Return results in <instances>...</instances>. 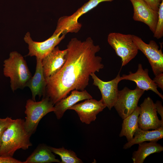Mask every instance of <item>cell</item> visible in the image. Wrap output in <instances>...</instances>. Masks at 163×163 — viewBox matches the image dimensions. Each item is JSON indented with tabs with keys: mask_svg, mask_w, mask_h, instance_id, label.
Wrapping results in <instances>:
<instances>
[{
	"mask_svg": "<svg viewBox=\"0 0 163 163\" xmlns=\"http://www.w3.org/2000/svg\"><path fill=\"white\" fill-rule=\"evenodd\" d=\"M67 49V57L64 66L46 79L45 97H49L54 105L72 91L85 90L91 74L104 67L101 57L96 56L100 47L94 44L91 37L83 41L73 38Z\"/></svg>",
	"mask_w": 163,
	"mask_h": 163,
	"instance_id": "1",
	"label": "cell"
},
{
	"mask_svg": "<svg viewBox=\"0 0 163 163\" xmlns=\"http://www.w3.org/2000/svg\"><path fill=\"white\" fill-rule=\"evenodd\" d=\"M24 120H14L5 130L1 139L0 156L13 157L17 150H26L32 145L30 141L31 135L25 128Z\"/></svg>",
	"mask_w": 163,
	"mask_h": 163,
	"instance_id": "2",
	"label": "cell"
},
{
	"mask_svg": "<svg viewBox=\"0 0 163 163\" xmlns=\"http://www.w3.org/2000/svg\"><path fill=\"white\" fill-rule=\"evenodd\" d=\"M4 63V74L5 77L10 78L12 91L27 87L32 75L22 55L17 51H12Z\"/></svg>",
	"mask_w": 163,
	"mask_h": 163,
	"instance_id": "3",
	"label": "cell"
},
{
	"mask_svg": "<svg viewBox=\"0 0 163 163\" xmlns=\"http://www.w3.org/2000/svg\"><path fill=\"white\" fill-rule=\"evenodd\" d=\"M54 104L49 97H43L41 101H36L29 99L27 101L25 113L24 126L27 132L31 136L35 132L42 118L48 113L53 112Z\"/></svg>",
	"mask_w": 163,
	"mask_h": 163,
	"instance_id": "4",
	"label": "cell"
},
{
	"mask_svg": "<svg viewBox=\"0 0 163 163\" xmlns=\"http://www.w3.org/2000/svg\"><path fill=\"white\" fill-rule=\"evenodd\" d=\"M107 41L121 58L122 66L127 64L138 53L139 50L132 34L110 33L108 35Z\"/></svg>",
	"mask_w": 163,
	"mask_h": 163,
	"instance_id": "5",
	"label": "cell"
},
{
	"mask_svg": "<svg viewBox=\"0 0 163 163\" xmlns=\"http://www.w3.org/2000/svg\"><path fill=\"white\" fill-rule=\"evenodd\" d=\"M113 0H89L70 16H63L58 20L56 29L53 34L62 32V34L68 33L78 32L82 25L78 22L79 18L96 7L99 3L104 2H112Z\"/></svg>",
	"mask_w": 163,
	"mask_h": 163,
	"instance_id": "6",
	"label": "cell"
},
{
	"mask_svg": "<svg viewBox=\"0 0 163 163\" xmlns=\"http://www.w3.org/2000/svg\"><path fill=\"white\" fill-rule=\"evenodd\" d=\"M144 92L137 87L134 90L125 87L118 91L114 107L122 119L129 115L136 109L139 100Z\"/></svg>",
	"mask_w": 163,
	"mask_h": 163,
	"instance_id": "7",
	"label": "cell"
},
{
	"mask_svg": "<svg viewBox=\"0 0 163 163\" xmlns=\"http://www.w3.org/2000/svg\"><path fill=\"white\" fill-rule=\"evenodd\" d=\"M133 40L139 50L145 56L151 66L155 76L163 72V54L162 47L159 46L153 40L147 44L140 37L132 35Z\"/></svg>",
	"mask_w": 163,
	"mask_h": 163,
	"instance_id": "8",
	"label": "cell"
},
{
	"mask_svg": "<svg viewBox=\"0 0 163 163\" xmlns=\"http://www.w3.org/2000/svg\"><path fill=\"white\" fill-rule=\"evenodd\" d=\"M62 32L57 34H53L46 40L39 42L33 40L30 33L27 32L24 39L25 42L28 45L29 53L27 56H35L36 58L42 59L65 38V35L62 34L60 36Z\"/></svg>",
	"mask_w": 163,
	"mask_h": 163,
	"instance_id": "9",
	"label": "cell"
},
{
	"mask_svg": "<svg viewBox=\"0 0 163 163\" xmlns=\"http://www.w3.org/2000/svg\"><path fill=\"white\" fill-rule=\"evenodd\" d=\"M139 107L138 121L139 128L143 130H149L163 126V122L158 116L155 103L150 97L145 98Z\"/></svg>",
	"mask_w": 163,
	"mask_h": 163,
	"instance_id": "10",
	"label": "cell"
},
{
	"mask_svg": "<svg viewBox=\"0 0 163 163\" xmlns=\"http://www.w3.org/2000/svg\"><path fill=\"white\" fill-rule=\"evenodd\" d=\"M93 80V84L97 87L100 91L101 100L104 105L110 110L114 107L116 101L118 91V86L121 80V77L119 73L116 77L109 81H104L93 73L91 74Z\"/></svg>",
	"mask_w": 163,
	"mask_h": 163,
	"instance_id": "11",
	"label": "cell"
},
{
	"mask_svg": "<svg viewBox=\"0 0 163 163\" xmlns=\"http://www.w3.org/2000/svg\"><path fill=\"white\" fill-rule=\"evenodd\" d=\"M106 107L101 99L98 101L91 98L74 105L69 110H75L82 123L89 124L95 120L97 115Z\"/></svg>",
	"mask_w": 163,
	"mask_h": 163,
	"instance_id": "12",
	"label": "cell"
},
{
	"mask_svg": "<svg viewBox=\"0 0 163 163\" xmlns=\"http://www.w3.org/2000/svg\"><path fill=\"white\" fill-rule=\"evenodd\" d=\"M67 55V49L60 50L57 46L42 59L44 75L46 80L61 69L66 62Z\"/></svg>",
	"mask_w": 163,
	"mask_h": 163,
	"instance_id": "13",
	"label": "cell"
},
{
	"mask_svg": "<svg viewBox=\"0 0 163 163\" xmlns=\"http://www.w3.org/2000/svg\"><path fill=\"white\" fill-rule=\"evenodd\" d=\"M133 8V19L142 22L154 32L158 19V11L152 9L143 0H129Z\"/></svg>",
	"mask_w": 163,
	"mask_h": 163,
	"instance_id": "14",
	"label": "cell"
},
{
	"mask_svg": "<svg viewBox=\"0 0 163 163\" xmlns=\"http://www.w3.org/2000/svg\"><path fill=\"white\" fill-rule=\"evenodd\" d=\"M148 69H144L142 65L140 63L138 66L137 71L135 73L131 72L128 75H123L122 80L132 81L136 83V87L140 89L145 91L151 90L155 93L162 100L163 96L158 91L157 86L149 75Z\"/></svg>",
	"mask_w": 163,
	"mask_h": 163,
	"instance_id": "15",
	"label": "cell"
},
{
	"mask_svg": "<svg viewBox=\"0 0 163 163\" xmlns=\"http://www.w3.org/2000/svg\"><path fill=\"white\" fill-rule=\"evenodd\" d=\"M92 98V96L85 90L79 91L74 90L67 97L63 98L56 103L53 111L58 119H60L66 111L78 102Z\"/></svg>",
	"mask_w": 163,
	"mask_h": 163,
	"instance_id": "16",
	"label": "cell"
},
{
	"mask_svg": "<svg viewBox=\"0 0 163 163\" xmlns=\"http://www.w3.org/2000/svg\"><path fill=\"white\" fill-rule=\"evenodd\" d=\"M37 64L35 73L28 82L27 87L31 90L32 99L36 101L35 97L38 95L39 98L45 96L46 80L45 78L42 64V59L36 58Z\"/></svg>",
	"mask_w": 163,
	"mask_h": 163,
	"instance_id": "17",
	"label": "cell"
},
{
	"mask_svg": "<svg viewBox=\"0 0 163 163\" xmlns=\"http://www.w3.org/2000/svg\"><path fill=\"white\" fill-rule=\"evenodd\" d=\"M163 138V126L150 131L144 130L140 128L135 132L133 139L123 146L124 149H127L135 144L146 142H156Z\"/></svg>",
	"mask_w": 163,
	"mask_h": 163,
	"instance_id": "18",
	"label": "cell"
},
{
	"mask_svg": "<svg viewBox=\"0 0 163 163\" xmlns=\"http://www.w3.org/2000/svg\"><path fill=\"white\" fill-rule=\"evenodd\" d=\"M60 163L56 158L48 146L44 144H39L23 163Z\"/></svg>",
	"mask_w": 163,
	"mask_h": 163,
	"instance_id": "19",
	"label": "cell"
},
{
	"mask_svg": "<svg viewBox=\"0 0 163 163\" xmlns=\"http://www.w3.org/2000/svg\"><path fill=\"white\" fill-rule=\"evenodd\" d=\"M138 145L137 150L133 153L132 158L133 163H143L149 155L154 153H160L163 150V147L156 142H145Z\"/></svg>",
	"mask_w": 163,
	"mask_h": 163,
	"instance_id": "20",
	"label": "cell"
},
{
	"mask_svg": "<svg viewBox=\"0 0 163 163\" xmlns=\"http://www.w3.org/2000/svg\"><path fill=\"white\" fill-rule=\"evenodd\" d=\"M139 111V107L138 106L131 114L123 119L119 136H125L128 142L133 139L135 132L139 128L138 121Z\"/></svg>",
	"mask_w": 163,
	"mask_h": 163,
	"instance_id": "21",
	"label": "cell"
},
{
	"mask_svg": "<svg viewBox=\"0 0 163 163\" xmlns=\"http://www.w3.org/2000/svg\"><path fill=\"white\" fill-rule=\"evenodd\" d=\"M54 153L59 155L61 161L60 163H82L83 161L77 157L73 151L65 149L64 147L56 148L49 146Z\"/></svg>",
	"mask_w": 163,
	"mask_h": 163,
	"instance_id": "22",
	"label": "cell"
},
{
	"mask_svg": "<svg viewBox=\"0 0 163 163\" xmlns=\"http://www.w3.org/2000/svg\"><path fill=\"white\" fill-rule=\"evenodd\" d=\"M158 19L156 27L154 33V37L157 39L163 36V0L161 2L158 11Z\"/></svg>",
	"mask_w": 163,
	"mask_h": 163,
	"instance_id": "23",
	"label": "cell"
},
{
	"mask_svg": "<svg viewBox=\"0 0 163 163\" xmlns=\"http://www.w3.org/2000/svg\"><path fill=\"white\" fill-rule=\"evenodd\" d=\"M11 117H7L5 118L0 117V147L1 139L2 134L8 126L13 121Z\"/></svg>",
	"mask_w": 163,
	"mask_h": 163,
	"instance_id": "24",
	"label": "cell"
},
{
	"mask_svg": "<svg viewBox=\"0 0 163 163\" xmlns=\"http://www.w3.org/2000/svg\"><path fill=\"white\" fill-rule=\"evenodd\" d=\"M152 9L158 11L159 5L163 0H143Z\"/></svg>",
	"mask_w": 163,
	"mask_h": 163,
	"instance_id": "25",
	"label": "cell"
},
{
	"mask_svg": "<svg viewBox=\"0 0 163 163\" xmlns=\"http://www.w3.org/2000/svg\"><path fill=\"white\" fill-rule=\"evenodd\" d=\"M0 163H23V161H21L13 157L0 156Z\"/></svg>",
	"mask_w": 163,
	"mask_h": 163,
	"instance_id": "26",
	"label": "cell"
},
{
	"mask_svg": "<svg viewBox=\"0 0 163 163\" xmlns=\"http://www.w3.org/2000/svg\"><path fill=\"white\" fill-rule=\"evenodd\" d=\"M157 87L163 91V73H160L155 76L153 80Z\"/></svg>",
	"mask_w": 163,
	"mask_h": 163,
	"instance_id": "27",
	"label": "cell"
},
{
	"mask_svg": "<svg viewBox=\"0 0 163 163\" xmlns=\"http://www.w3.org/2000/svg\"><path fill=\"white\" fill-rule=\"evenodd\" d=\"M156 111L160 116L162 121L163 122V107L161 101H157L155 103Z\"/></svg>",
	"mask_w": 163,
	"mask_h": 163,
	"instance_id": "28",
	"label": "cell"
}]
</instances>
